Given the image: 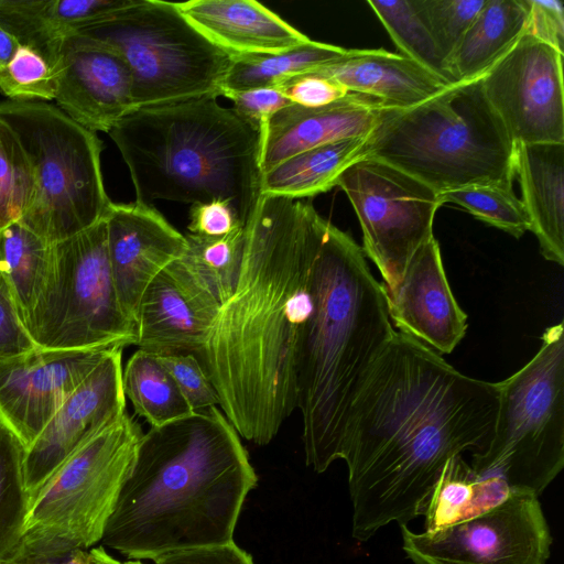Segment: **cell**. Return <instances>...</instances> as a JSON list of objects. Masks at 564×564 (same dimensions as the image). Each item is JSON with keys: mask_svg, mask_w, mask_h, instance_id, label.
Wrapping results in <instances>:
<instances>
[{"mask_svg": "<svg viewBox=\"0 0 564 564\" xmlns=\"http://www.w3.org/2000/svg\"><path fill=\"white\" fill-rule=\"evenodd\" d=\"M32 189L25 152L14 131L0 118V231L21 219Z\"/></svg>", "mask_w": 564, "mask_h": 564, "instance_id": "36", "label": "cell"}, {"mask_svg": "<svg viewBox=\"0 0 564 564\" xmlns=\"http://www.w3.org/2000/svg\"><path fill=\"white\" fill-rule=\"evenodd\" d=\"M24 327L41 348L137 346V326L120 306L111 274L105 217L54 245L46 288Z\"/></svg>", "mask_w": 564, "mask_h": 564, "instance_id": "11", "label": "cell"}, {"mask_svg": "<svg viewBox=\"0 0 564 564\" xmlns=\"http://www.w3.org/2000/svg\"><path fill=\"white\" fill-rule=\"evenodd\" d=\"M122 564H143L141 561H132V560H128L126 562H122Z\"/></svg>", "mask_w": 564, "mask_h": 564, "instance_id": "49", "label": "cell"}, {"mask_svg": "<svg viewBox=\"0 0 564 564\" xmlns=\"http://www.w3.org/2000/svg\"><path fill=\"white\" fill-rule=\"evenodd\" d=\"M122 349L107 350L25 449L24 478L30 498L78 446L127 412Z\"/></svg>", "mask_w": 564, "mask_h": 564, "instance_id": "16", "label": "cell"}, {"mask_svg": "<svg viewBox=\"0 0 564 564\" xmlns=\"http://www.w3.org/2000/svg\"><path fill=\"white\" fill-rule=\"evenodd\" d=\"M379 100L349 93L322 107L290 105L278 111L261 131L262 174L305 150L354 137H367L382 109Z\"/></svg>", "mask_w": 564, "mask_h": 564, "instance_id": "21", "label": "cell"}, {"mask_svg": "<svg viewBox=\"0 0 564 564\" xmlns=\"http://www.w3.org/2000/svg\"><path fill=\"white\" fill-rule=\"evenodd\" d=\"M122 387L135 414L145 419L151 427L194 413L154 352L139 348L130 357L122 369Z\"/></svg>", "mask_w": 564, "mask_h": 564, "instance_id": "31", "label": "cell"}, {"mask_svg": "<svg viewBox=\"0 0 564 564\" xmlns=\"http://www.w3.org/2000/svg\"><path fill=\"white\" fill-rule=\"evenodd\" d=\"M514 172L522 204L540 252L564 264V143H520L514 147Z\"/></svg>", "mask_w": 564, "mask_h": 564, "instance_id": "24", "label": "cell"}, {"mask_svg": "<svg viewBox=\"0 0 564 564\" xmlns=\"http://www.w3.org/2000/svg\"><path fill=\"white\" fill-rule=\"evenodd\" d=\"M217 97L140 107L108 132L135 200H226L242 225L248 221L261 197V131Z\"/></svg>", "mask_w": 564, "mask_h": 564, "instance_id": "5", "label": "cell"}, {"mask_svg": "<svg viewBox=\"0 0 564 564\" xmlns=\"http://www.w3.org/2000/svg\"><path fill=\"white\" fill-rule=\"evenodd\" d=\"M525 32L564 54V9L558 0H522Z\"/></svg>", "mask_w": 564, "mask_h": 564, "instance_id": "43", "label": "cell"}, {"mask_svg": "<svg viewBox=\"0 0 564 564\" xmlns=\"http://www.w3.org/2000/svg\"><path fill=\"white\" fill-rule=\"evenodd\" d=\"M54 72L57 107L94 133H108L135 109L129 66L101 42L69 35L62 43Z\"/></svg>", "mask_w": 564, "mask_h": 564, "instance_id": "17", "label": "cell"}, {"mask_svg": "<svg viewBox=\"0 0 564 564\" xmlns=\"http://www.w3.org/2000/svg\"><path fill=\"white\" fill-rule=\"evenodd\" d=\"M183 17L231 56L289 51L311 39L254 0L175 2Z\"/></svg>", "mask_w": 564, "mask_h": 564, "instance_id": "22", "label": "cell"}, {"mask_svg": "<svg viewBox=\"0 0 564 564\" xmlns=\"http://www.w3.org/2000/svg\"><path fill=\"white\" fill-rule=\"evenodd\" d=\"M108 349L36 347L0 358V423L26 449Z\"/></svg>", "mask_w": 564, "mask_h": 564, "instance_id": "15", "label": "cell"}, {"mask_svg": "<svg viewBox=\"0 0 564 564\" xmlns=\"http://www.w3.org/2000/svg\"><path fill=\"white\" fill-rule=\"evenodd\" d=\"M76 33L106 44L124 59L135 109L217 95L232 61L174 2L133 0Z\"/></svg>", "mask_w": 564, "mask_h": 564, "instance_id": "10", "label": "cell"}, {"mask_svg": "<svg viewBox=\"0 0 564 564\" xmlns=\"http://www.w3.org/2000/svg\"><path fill=\"white\" fill-rule=\"evenodd\" d=\"M521 369L498 382V410L479 474L497 475L514 491L540 494L564 467V327H547Z\"/></svg>", "mask_w": 564, "mask_h": 564, "instance_id": "9", "label": "cell"}, {"mask_svg": "<svg viewBox=\"0 0 564 564\" xmlns=\"http://www.w3.org/2000/svg\"><path fill=\"white\" fill-rule=\"evenodd\" d=\"M360 224L364 253L379 269L384 289L402 274L415 250L433 236L442 205L438 194L411 175L378 160L364 158L339 176Z\"/></svg>", "mask_w": 564, "mask_h": 564, "instance_id": "12", "label": "cell"}, {"mask_svg": "<svg viewBox=\"0 0 564 564\" xmlns=\"http://www.w3.org/2000/svg\"><path fill=\"white\" fill-rule=\"evenodd\" d=\"M220 96L230 99L232 108L260 131L278 111L292 105L276 87L224 91Z\"/></svg>", "mask_w": 564, "mask_h": 564, "instance_id": "41", "label": "cell"}, {"mask_svg": "<svg viewBox=\"0 0 564 564\" xmlns=\"http://www.w3.org/2000/svg\"><path fill=\"white\" fill-rule=\"evenodd\" d=\"M243 226L229 202L210 200L192 204L189 208V234L205 237H221Z\"/></svg>", "mask_w": 564, "mask_h": 564, "instance_id": "44", "label": "cell"}, {"mask_svg": "<svg viewBox=\"0 0 564 564\" xmlns=\"http://www.w3.org/2000/svg\"><path fill=\"white\" fill-rule=\"evenodd\" d=\"M7 564H14V563H7Z\"/></svg>", "mask_w": 564, "mask_h": 564, "instance_id": "50", "label": "cell"}, {"mask_svg": "<svg viewBox=\"0 0 564 564\" xmlns=\"http://www.w3.org/2000/svg\"><path fill=\"white\" fill-rule=\"evenodd\" d=\"M522 0H486L447 61L458 84L482 77L525 33Z\"/></svg>", "mask_w": 564, "mask_h": 564, "instance_id": "26", "label": "cell"}, {"mask_svg": "<svg viewBox=\"0 0 564 564\" xmlns=\"http://www.w3.org/2000/svg\"><path fill=\"white\" fill-rule=\"evenodd\" d=\"M22 443L0 423V564L19 549L30 507Z\"/></svg>", "mask_w": 564, "mask_h": 564, "instance_id": "32", "label": "cell"}, {"mask_svg": "<svg viewBox=\"0 0 564 564\" xmlns=\"http://www.w3.org/2000/svg\"><path fill=\"white\" fill-rule=\"evenodd\" d=\"M313 70L386 108H411L452 86L416 62L381 48L347 50L340 58Z\"/></svg>", "mask_w": 564, "mask_h": 564, "instance_id": "23", "label": "cell"}, {"mask_svg": "<svg viewBox=\"0 0 564 564\" xmlns=\"http://www.w3.org/2000/svg\"><path fill=\"white\" fill-rule=\"evenodd\" d=\"M19 45L11 34L0 28V69L11 59Z\"/></svg>", "mask_w": 564, "mask_h": 564, "instance_id": "46", "label": "cell"}, {"mask_svg": "<svg viewBox=\"0 0 564 564\" xmlns=\"http://www.w3.org/2000/svg\"><path fill=\"white\" fill-rule=\"evenodd\" d=\"M133 0H0V28L55 67L63 41Z\"/></svg>", "mask_w": 564, "mask_h": 564, "instance_id": "25", "label": "cell"}, {"mask_svg": "<svg viewBox=\"0 0 564 564\" xmlns=\"http://www.w3.org/2000/svg\"><path fill=\"white\" fill-rule=\"evenodd\" d=\"M367 137L346 138L300 152L261 176V195L312 197L336 186L341 173L364 158Z\"/></svg>", "mask_w": 564, "mask_h": 564, "instance_id": "28", "label": "cell"}, {"mask_svg": "<svg viewBox=\"0 0 564 564\" xmlns=\"http://www.w3.org/2000/svg\"><path fill=\"white\" fill-rule=\"evenodd\" d=\"M563 55L525 32L481 77L514 144L564 143Z\"/></svg>", "mask_w": 564, "mask_h": 564, "instance_id": "14", "label": "cell"}, {"mask_svg": "<svg viewBox=\"0 0 564 564\" xmlns=\"http://www.w3.org/2000/svg\"><path fill=\"white\" fill-rule=\"evenodd\" d=\"M187 247L181 257L220 306L234 292L241 263L245 227L221 237L185 235Z\"/></svg>", "mask_w": 564, "mask_h": 564, "instance_id": "33", "label": "cell"}, {"mask_svg": "<svg viewBox=\"0 0 564 564\" xmlns=\"http://www.w3.org/2000/svg\"><path fill=\"white\" fill-rule=\"evenodd\" d=\"M346 48L310 40L280 53L231 56V65L217 95L224 91L276 87L284 79L340 58Z\"/></svg>", "mask_w": 564, "mask_h": 564, "instance_id": "30", "label": "cell"}, {"mask_svg": "<svg viewBox=\"0 0 564 564\" xmlns=\"http://www.w3.org/2000/svg\"><path fill=\"white\" fill-rule=\"evenodd\" d=\"M57 82L53 67L37 51L19 45L0 69V91L9 100H55Z\"/></svg>", "mask_w": 564, "mask_h": 564, "instance_id": "37", "label": "cell"}, {"mask_svg": "<svg viewBox=\"0 0 564 564\" xmlns=\"http://www.w3.org/2000/svg\"><path fill=\"white\" fill-rule=\"evenodd\" d=\"M441 204L453 203L479 220L520 238L530 230V219L513 186L501 184L470 185L438 195Z\"/></svg>", "mask_w": 564, "mask_h": 564, "instance_id": "35", "label": "cell"}, {"mask_svg": "<svg viewBox=\"0 0 564 564\" xmlns=\"http://www.w3.org/2000/svg\"><path fill=\"white\" fill-rule=\"evenodd\" d=\"M220 304L182 258L164 268L144 290L137 315V346L154 354L198 355Z\"/></svg>", "mask_w": 564, "mask_h": 564, "instance_id": "20", "label": "cell"}, {"mask_svg": "<svg viewBox=\"0 0 564 564\" xmlns=\"http://www.w3.org/2000/svg\"><path fill=\"white\" fill-rule=\"evenodd\" d=\"M276 88L292 104L310 108L329 105L349 94L339 83L315 70L291 76Z\"/></svg>", "mask_w": 564, "mask_h": 564, "instance_id": "40", "label": "cell"}, {"mask_svg": "<svg viewBox=\"0 0 564 564\" xmlns=\"http://www.w3.org/2000/svg\"><path fill=\"white\" fill-rule=\"evenodd\" d=\"M0 118L28 158L33 189L18 221L51 245L91 227L111 200L101 173L98 135L45 101H0Z\"/></svg>", "mask_w": 564, "mask_h": 564, "instance_id": "8", "label": "cell"}, {"mask_svg": "<svg viewBox=\"0 0 564 564\" xmlns=\"http://www.w3.org/2000/svg\"><path fill=\"white\" fill-rule=\"evenodd\" d=\"M326 219L261 195L245 227L237 282L196 355L239 436L269 444L296 409V362Z\"/></svg>", "mask_w": 564, "mask_h": 564, "instance_id": "2", "label": "cell"}, {"mask_svg": "<svg viewBox=\"0 0 564 564\" xmlns=\"http://www.w3.org/2000/svg\"><path fill=\"white\" fill-rule=\"evenodd\" d=\"M36 347L21 321L12 291L0 272V358L20 355Z\"/></svg>", "mask_w": 564, "mask_h": 564, "instance_id": "42", "label": "cell"}, {"mask_svg": "<svg viewBox=\"0 0 564 564\" xmlns=\"http://www.w3.org/2000/svg\"><path fill=\"white\" fill-rule=\"evenodd\" d=\"M395 333L384 286L364 250L326 220L295 380L305 463L314 471L343 459L352 404Z\"/></svg>", "mask_w": 564, "mask_h": 564, "instance_id": "4", "label": "cell"}, {"mask_svg": "<svg viewBox=\"0 0 564 564\" xmlns=\"http://www.w3.org/2000/svg\"><path fill=\"white\" fill-rule=\"evenodd\" d=\"M257 475L216 406L143 433L100 545L128 560L234 541Z\"/></svg>", "mask_w": 564, "mask_h": 564, "instance_id": "3", "label": "cell"}, {"mask_svg": "<svg viewBox=\"0 0 564 564\" xmlns=\"http://www.w3.org/2000/svg\"><path fill=\"white\" fill-rule=\"evenodd\" d=\"M498 382L468 377L438 352L397 332L371 367L349 415L352 536L423 516L446 462L488 445Z\"/></svg>", "mask_w": 564, "mask_h": 564, "instance_id": "1", "label": "cell"}, {"mask_svg": "<svg viewBox=\"0 0 564 564\" xmlns=\"http://www.w3.org/2000/svg\"><path fill=\"white\" fill-rule=\"evenodd\" d=\"M142 435L126 412L78 446L31 496L10 563H43L98 545Z\"/></svg>", "mask_w": 564, "mask_h": 564, "instance_id": "7", "label": "cell"}, {"mask_svg": "<svg viewBox=\"0 0 564 564\" xmlns=\"http://www.w3.org/2000/svg\"><path fill=\"white\" fill-rule=\"evenodd\" d=\"M14 564H30V563H14ZM34 564H89L88 551L77 550L70 554L54 561L34 563Z\"/></svg>", "mask_w": 564, "mask_h": 564, "instance_id": "47", "label": "cell"}, {"mask_svg": "<svg viewBox=\"0 0 564 564\" xmlns=\"http://www.w3.org/2000/svg\"><path fill=\"white\" fill-rule=\"evenodd\" d=\"M88 555L89 564H122V562L110 555L100 544L88 550Z\"/></svg>", "mask_w": 564, "mask_h": 564, "instance_id": "48", "label": "cell"}, {"mask_svg": "<svg viewBox=\"0 0 564 564\" xmlns=\"http://www.w3.org/2000/svg\"><path fill=\"white\" fill-rule=\"evenodd\" d=\"M107 250L120 306L137 326L142 294L149 283L186 251L185 235L151 204L110 203L105 215Z\"/></svg>", "mask_w": 564, "mask_h": 564, "instance_id": "18", "label": "cell"}, {"mask_svg": "<svg viewBox=\"0 0 564 564\" xmlns=\"http://www.w3.org/2000/svg\"><path fill=\"white\" fill-rule=\"evenodd\" d=\"M54 245L13 223L0 231V272L24 322L41 299L52 270Z\"/></svg>", "mask_w": 564, "mask_h": 564, "instance_id": "29", "label": "cell"}, {"mask_svg": "<svg viewBox=\"0 0 564 564\" xmlns=\"http://www.w3.org/2000/svg\"><path fill=\"white\" fill-rule=\"evenodd\" d=\"M387 293L391 322L434 351L451 354L467 332V315L447 281L437 240L432 237L408 261Z\"/></svg>", "mask_w": 564, "mask_h": 564, "instance_id": "19", "label": "cell"}, {"mask_svg": "<svg viewBox=\"0 0 564 564\" xmlns=\"http://www.w3.org/2000/svg\"><path fill=\"white\" fill-rule=\"evenodd\" d=\"M367 3L401 51V55L416 62L447 84H457L414 0H369Z\"/></svg>", "mask_w": 564, "mask_h": 564, "instance_id": "34", "label": "cell"}, {"mask_svg": "<svg viewBox=\"0 0 564 564\" xmlns=\"http://www.w3.org/2000/svg\"><path fill=\"white\" fill-rule=\"evenodd\" d=\"M194 412L219 405L216 389L193 354H155Z\"/></svg>", "mask_w": 564, "mask_h": 564, "instance_id": "39", "label": "cell"}, {"mask_svg": "<svg viewBox=\"0 0 564 564\" xmlns=\"http://www.w3.org/2000/svg\"><path fill=\"white\" fill-rule=\"evenodd\" d=\"M514 147L480 77L411 108H383L366 138L364 158L384 162L440 195L470 185L513 186Z\"/></svg>", "mask_w": 564, "mask_h": 564, "instance_id": "6", "label": "cell"}, {"mask_svg": "<svg viewBox=\"0 0 564 564\" xmlns=\"http://www.w3.org/2000/svg\"><path fill=\"white\" fill-rule=\"evenodd\" d=\"M400 528L414 564H545L551 553L549 523L530 492L513 491L496 508L436 531Z\"/></svg>", "mask_w": 564, "mask_h": 564, "instance_id": "13", "label": "cell"}, {"mask_svg": "<svg viewBox=\"0 0 564 564\" xmlns=\"http://www.w3.org/2000/svg\"><path fill=\"white\" fill-rule=\"evenodd\" d=\"M437 47L448 61L486 0H414Z\"/></svg>", "mask_w": 564, "mask_h": 564, "instance_id": "38", "label": "cell"}, {"mask_svg": "<svg viewBox=\"0 0 564 564\" xmlns=\"http://www.w3.org/2000/svg\"><path fill=\"white\" fill-rule=\"evenodd\" d=\"M514 490L497 475L477 473L462 455L444 465L425 506L424 531L444 529L502 503Z\"/></svg>", "mask_w": 564, "mask_h": 564, "instance_id": "27", "label": "cell"}, {"mask_svg": "<svg viewBox=\"0 0 564 564\" xmlns=\"http://www.w3.org/2000/svg\"><path fill=\"white\" fill-rule=\"evenodd\" d=\"M154 564H254L251 555L235 541L178 550L158 556Z\"/></svg>", "mask_w": 564, "mask_h": 564, "instance_id": "45", "label": "cell"}]
</instances>
